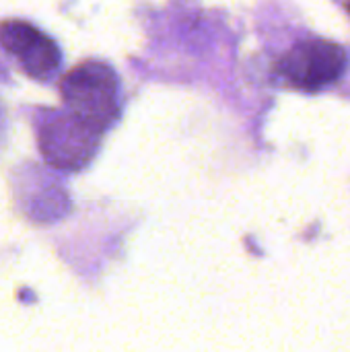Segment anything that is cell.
Segmentation results:
<instances>
[{"label": "cell", "mask_w": 350, "mask_h": 352, "mask_svg": "<svg viewBox=\"0 0 350 352\" xmlns=\"http://www.w3.org/2000/svg\"><path fill=\"white\" fill-rule=\"evenodd\" d=\"M349 8H350V0H349Z\"/></svg>", "instance_id": "5"}, {"label": "cell", "mask_w": 350, "mask_h": 352, "mask_svg": "<svg viewBox=\"0 0 350 352\" xmlns=\"http://www.w3.org/2000/svg\"><path fill=\"white\" fill-rule=\"evenodd\" d=\"M99 132L70 111H47L37 124V142L43 159L62 171H78L95 157Z\"/></svg>", "instance_id": "3"}, {"label": "cell", "mask_w": 350, "mask_h": 352, "mask_svg": "<svg viewBox=\"0 0 350 352\" xmlns=\"http://www.w3.org/2000/svg\"><path fill=\"white\" fill-rule=\"evenodd\" d=\"M66 111L99 134L120 116V80L116 70L99 60H85L60 82Z\"/></svg>", "instance_id": "1"}, {"label": "cell", "mask_w": 350, "mask_h": 352, "mask_svg": "<svg viewBox=\"0 0 350 352\" xmlns=\"http://www.w3.org/2000/svg\"><path fill=\"white\" fill-rule=\"evenodd\" d=\"M0 43L10 56L17 58L21 70L35 80L52 78L62 64V54L56 41L27 21H2Z\"/></svg>", "instance_id": "4"}, {"label": "cell", "mask_w": 350, "mask_h": 352, "mask_svg": "<svg viewBox=\"0 0 350 352\" xmlns=\"http://www.w3.org/2000/svg\"><path fill=\"white\" fill-rule=\"evenodd\" d=\"M347 68V52L336 41L309 37L297 41L276 64L278 76L293 89L318 93L334 85Z\"/></svg>", "instance_id": "2"}]
</instances>
